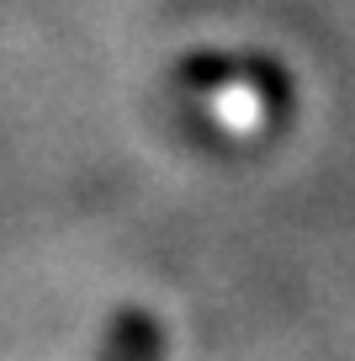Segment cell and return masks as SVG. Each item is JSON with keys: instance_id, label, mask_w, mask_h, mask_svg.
I'll return each instance as SVG.
<instances>
[]
</instances>
